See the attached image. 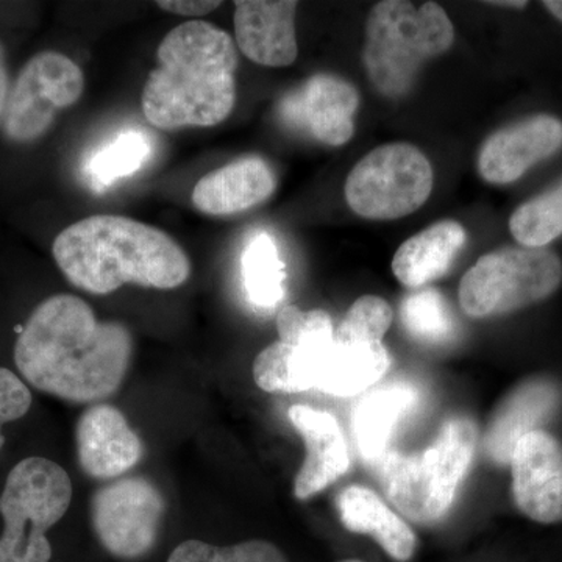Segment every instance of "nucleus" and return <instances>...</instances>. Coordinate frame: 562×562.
I'll list each match as a JSON object with an SVG mask.
<instances>
[{
  "label": "nucleus",
  "mask_w": 562,
  "mask_h": 562,
  "mask_svg": "<svg viewBox=\"0 0 562 562\" xmlns=\"http://www.w3.org/2000/svg\"><path fill=\"white\" fill-rule=\"evenodd\" d=\"M132 351L127 327L98 321L87 302L58 294L29 317L14 347V362L36 390L87 403L120 390Z\"/></svg>",
  "instance_id": "1"
},
{
  "label": "nucleus",
  "mask_w": 562,
  "mask_h": 562,
  "mask_svg": "<svg viewBox=\"0 0 562 562\" xmlns=\"http://www.w3.org/2000/svg\"><path fill=\"white\" fill-rule=\"evenodd\" d=\"M157 60L140 95L154 127H213L231 116L239 58L227 32L206 21L183 22L161 41Z\"/></svg>",
  "instance_id": "2"
},
{
  "label": "nucleus",
  "mask_w": 562,
  "mask_h": 562,
  "mask_svg": "<svg viewBox=\"0 0 562 562\" xmlns=\"http://www.w3.org/2000/svg\"><path fill=\"white\" fill-rule=\"evenodd\" d=\"M52 254L66 279L91 294H111L124 284L173 290L191 276L190 258L168 233L113 214L65 228Z\"/></svg>",
  "instance_id": "3"
},
{
  "label": "nucleus",
  "mask_w": 562,
  "mask_h": 562,
  "mask_svg": "<svg viewBox=\"0 0 562 562\" xmlns=\"http://www.w3.org/2000/svg\"><path fill=\"white\" fill-rule=\"evenodd\" d=\"M453 40L452 21L438 3L383 0L366 22L362 63L379 92L401 99L412 91L422 66L446 54Z\"/></svg>",
  "instance_id": "4"
},
{
  "label": "nucleus",
  "mask_w": 562,
  "mask_h": 562,
  "mask_svg": "<svg viewBox=\"0 0 562 562\" xmlns=\"http://www.w3.org/2000/svg\"><path fill=\"white\" fill-rule=\"evenodd\" d=\"M475 446L473 422L452 417L428 449L384 454L379 462L384 495L406 519L416 524L438 522L452 506L458 486L471 468Z\"/></svg>",
  "instance_id": "5"
},
{
  "label": "nucleus",
  "mask_w": 562,
  "mask_h": 562,
  "mask_svg": "<svg viewBox=\"0 0 562 562\" xmlns=\"http://www.w3.org/2000/svg\"><path fill=\"white\" fill-rule=\"evenodd\" d=\"M72 501L68 472L47 458L18 462L0 495L3 532L0 562H49L46 532L60 522Z\"/></svg>",
  "instance_id": "6"
},
{
  "label": "nucleus",
  "mask_w": 562,
  "mask_h": 562,
  "mask_svg": "<svg viewBox=\"0 0 562 562\" xmlns=\"http://www.w3.org/2000/svg\"><path fill=\"white\" fill-rule=\"evenodd\" d=\"M562 283V262L554 251L502 247L483 255L462 277L460 303L471 317L509 314L546 301Z\"/></svg>",
  "instance_id": "7"
},
{
  "label": "nucleus",
  "mask_w": 562,
  "mask_h": 562,
  "mask_svg": "<svg viewBox=\"0 0 562 562\" xmlns=\"http://www.w3.org/2000/svg\"><path fill=\"white\" fill-rule=\"evenodd\" d=\"M435 183L431 162L416 146L392 143L376 147L347 177V205L358 216L392 221L413 214L428 201Z\"/></svg>",
  "instance_id": "8"
},
{
  "label": "nucleus",
  "mask_w": 562,
  "mask_h": 562,
  "mask_svg": "<svg viewBox=\"0 0 562 562\" xmlns=\"http://www.w3.org/2000/svg\"><path fill=\"white\" fill-rule=\"evenodd\" d=\"M166 503L154 483L128 476L106 484L91 502V519L103 549L122 560H138L154 549Z\"/></svg>",
  "instance_id": "9"
},
{
  "label": "nucleus",
  "mask_w": 562,
  "mask_h": 562,
  "mask_svg": "<svg viewBox=\"0 0 562 562\" xmlns=\"http://www.w3.org/2000/svg\"><path fill=\"white\" fill-rule=\"evenodd\" d=\"M85 76L58 52H41L22 68L7 102L5 131L11 139L33 140L44 135L60 110L79 102Z\"/></svg>",
  "instance_id": "10"
},
{
  "label": "nucleus",
  "mask_w": 562,
  "mask_h": 562,
  "mask_svg": "<svg viewBox=\"0 0 562 562\" xmlns=\"http://www.w3.org/2000/svg\"><path fill=\"white\" fill-rule=\"evenodd\" d=\"M360 105L357 88L333 74H316L279 102L280 120L327 146L353 138L355 113Z\"/></svg>",
  "instance_id": "11"
},
{
  "label": "nucleus",
  "mask_w": 562,
  "mask_h": 562,
  "mask_svg": "<svg viewBox=\"0 0 562 562\" xmlns=\"http://www.w3.org/2000/svg\"><path fill=\"white\" fill-rule=\"evenodd\" d=\"M513 498L542 525L562 522V446L550 432H528L512 454Z\"/></svg>",
  "instance_id": "12"
},
{
  "label": "nucleus",
  "mask_w": 562,
  "mask_h": 562,
  "mask_svg": "<svg viewBox=\"0 0 562 562\" xmlns=\"http://www.w3.org/2000/svg\"><path fill=\"white\" fill-rule=\"evenodd\" d=\"M562 147V122L536 114L492 133L479 155V172L491 184L514 183Z\"/></svg>",
  "instance_id": "13"
},
{
  "label": "nucleus",
  "mask_w": 562,
  "mask_h": 562,
  "mask_svg": "<svg viewBox=\"0 0 562 562\" xmlns=\"http://www.w3.org/2000/svg\"><path fill=\"white\" fill-rule=\"evenodd\" d=\"M76 442L81 469L92 479L124 475L143 457L139 436L132 430L124 414L111 405H94L81 414Z\"/></svg>",
  "instance_id": "14"
},
{
  "label": "nucleus",
  "mask_w": 562,
  "mask_h": 562,
  "mask_svg": "<svg viewBox=\"0 0 562 562\" xmlns=\"http://www.w3.org/2000/svg\"><path fill=\"white\" fill-rule=\"evenodd\" d=\"M294 0H241L235 5L236 46L266 68L291 66L299 55Z\"/></svg>",
  "instance_id": "15"
},
{
  "label": "nucleus",
  "mask_w": 562,
  "mask_h": 562,
  "mask_svg": "<svg viewBox=\"0 0 562 562\" xmlns=\"http://www.w3.org/2000/svg\"><path fill=\"white\" fill-rule=\"evenodd\" d=\"M290 420L306 446L305 462L295 476L294 494L299 501H308L347 472L349 449L331 414L295 405L290 409Z\"/></svg>",
  "instance_id": "16"
},
{
  "label": "nucleus",
  "mask_w": 562,
  "mask_h": 562,
  "mask_svg": "<svg viewBox=\"0 0 562 562\" xmlns=\"http://www.w3.org/2000/svg\"><path fill=\"white\" fill-rule=\"evenodd\" d=\"M562 403L558 383L549 379H532L517 386L503 401L492 417L484 447L490 458L498 464L512 461L514 447L528 432L541 430L553 419Z\"/></svg>",
  "instance_id": "17"
},
{
  "label": "nucleus",
  "mask_w": 562,
  "mask_h": 562,
  "mask_svg": "<svg viewBox=\"0 0 562 562\" xmlns=\"http://www.w3.org/2000/svg\"><path fill=\"white\" fill-rule=\"evenodd\" d=\"M276 188L269 162L249 155L202 177L192 191V203L210 216H231L268 201Z\"/></svg>",
  "instance_id": "18"
},
{
  "label": "nucleus",
  "mask_w": 562,
  "mask_h": 562,
  "mask_svg": "<svg viewBox=\"0 0 562 562\" xmlns=\"http://www.w3.org/2000/svg\"><path fill=\"white\" fill-rule=\"evenodd\" d=\"M468 233L457 221H441L430 225L395 251L392 272L408 288H420L441 279L452 268L464 249Z\"/></svg>",
  "instance_id": "19"
},
{
  "label": "nucleus",
  "mask_w": 562,
  "mask_h": 562,
  "mask_svg": "<svg viewBox=\"0 0 562 562\" xmlns=\"http://www.w3.org/2000/svg\"><path fill=\"white\" fill-rule=\"evenodd\" d=\"M391 358L382 342L333 341L322 351L314 387L338 397L360 394L379 382Z\"/></svg>",
  "instance_id": "20"
},
{
  "label": "nucleus",
  "mask_w": 562,
  "mask_h": 562,
  "mask_svg": "<svg viewBox=\"0 0 562 562\" xmlns=\"http://www.w3.org/2000/svg\"><path fill=\"white\" fill-rule=\"evenodd\" d=\"M338 509L347 530L371 536L392 560H412L416 552V535L375 492L361 486L346 487L339 495Z\"/></svg>",
  "instance_id": "21"
},
{
  "label": "nucleus",
  "mask_w": 562,
  "mask_h": 562,
  "mask_svg": "<svg viewBox=\"0 0 562 562\" xmlns=\"http://www.w3.org/2000/svg\"><path fill=\"white\" fill-rule=\"evenodd\" d=\"M417 403V392L408 384H391L366 395L353 413V432L364 460L379 464L386 454L395 425Z\"/></svg>",
  "instance_id": "22"
},
{
  "label": "nucleus",
  "mask_w": 562,
  "mask_h": 562,
  "mask_svg": "<svg viewBox=\"0 0 562 562\" xmlns=\"http://www.w3.org/2000/svg\"><path fill=\"white\" fill-rule=\"evenodd\" d=\"M241 273L247 299L255 308L272 310L284 295L286 268L272 236L255 233L243 250Z\"/></svg>",
  "instance_id": "23"
},
{
  "label": "nucleus",
  "mask_w": 562,
  "mask_h": 562,
  "mask_svg": "<svg viewBox=\"0 0 562 562\" xmlns=\"http://www.w3.org/2000/svg\"><path fill=\"white\" fill-rule=\"evenodd\" d=\"M151 143L140 128L121 132L106 146L101 147L87 165L88 179L95 190L133 176L149 160Z\"/></svg>",
  "instance_id": "24"
},
{
  "label": "nucleus",
  "mask_w": 562,
  "mask_h": 562,
  "mask_svg": "<svg viewBox=\"0 0 562 562\" xmlns=\"http://www.w3.org/2000/svg\"><path fill=\"white\" fill-rule=\"evenodd\" d=\"M509 231L517 243L543 249L562 235V180L514 211Z\"/></svg>",
  "instance_id": "25"
},
{
  "label": "nucleus",
  "mask_w": 562,
  "mask_h": 562,
  "mask_svg": "<svg viewBox=\"0 0 562 562\" xmlns=\"http://www.w3.org/2000/svg\"><path fill=\"white\" fill-rule=\"evenodd\" d=\"M401 321L414 339L427 344L449 341L454 330L449 303L436 290L414 292L403 299Z\"/></svg>",
  "instance_id": "26"
},
{
  "label": "nucleus",
  "mask_w": 562,
  "mask_h": 562,
  "mask_svg": "<svg viewBox=\"0 0 562 562\" xmlns=\"http://www.w3.org/2000/svg\"><path fill=\"white\" fill-rule=\"evenodd\" d=\"M168 562H288L279 547L268 541H246L217 547L202 541L180 543Z\"/></svg>",
  "instance_id": "27"
},
{
  "label": "nucleus",
  "mask_w": 562,
  "mask_h": 562,
  "mask_svg": "<svg viewBox=\"0 0 562 562\" xmlns=\"http://www.w3.org/2000/svg\"><path fill=\"white\" fill-rule=\"evenodd\" d=\"M392 317L390 303L376 295H362L344 316L335 339L339 342H382Z\"/></svg>",
  "instance_id": "28"
},
{
  "label": "nucleus",
  "mask_w": 562,
  "mask_h": 562,
  "mask_svg": "<svg viewBox=\"0 0 562 562\" xmlns=\"http://www.w3.org/2000/svg\"><path fill=\"white\" fill-rule=\"evenodd\" d=\"M280 341L288 346H316L335 341L330 314L322 310L302 312L290 305L280 310L277 316Z\"/></svg>",
  "instance_id": "29"
},
{
  "label": "nucleus",
  "mask_w": 562,
  "mask_h": 562,
  "mask_svg": "<svg viewBox=\"0 0 562 562\" xmlns=\"http://www.w3.org/2000/svg\"><path fill=\"white\" fill-rule=\"evenodd\" d=\"M254 380L266 392L297 394V373L292 361V347L277 341L258 353L254 361Z\"/></svg>",
  "instance_id": "30"
},
{
  "label": "nucleus",
  "mask_w": 562,
  "mask_h": 562,
  "mask_svg": "<svg viewBox=\"0 0 562 562\" xmlns=\"http://www.w3.org/2000/svg\"><path fill=\"white\" fill-rule=\"evenodd\" d=\"M32 406L29 387L9 369L0 368V450L3 439L2 427L10 422L20 420Z\"/></svg>",
  "instance_id": "31"
},
{
  "label": "nucleus",
  "mask_w": 562,
  "mask_h": 562,
  "mask_svg": "<svg viewBox=\"0 0 562 562\" xmlns=\"http://www.w3.org/2000/svg\"><path fill=\"white\" fill-rule=\"evenodd\" d=\"M161 10L187 18H202L217 9L221 2H199V0H162L157 2Z\"/></svg>",
  "instance_id": "32"
},
{
  "label": "nucleus",
  "mask_w": 562,
  "mask_h": 562,
  "mask_svg": "<svg viewBox=\"0 0 562 562\" xmlns=\"http://www.w3.org/2000/svg\"><path fill=\"white\" fill-rule=\"evenodd\" d=\"M7 98H9V74H7L5 52L0 44V114L5 109Z\"/></svg>",
  "instance_id": "33"
},
{
  "label": "nucleus",
  "mask_w": 562,
  "mask_h": 562,
  "mask_svg": "<svg viewBox=\"0 0 562 562\" xmlns=\"http://www.w3.org/2000/svg\"><path fill=\"white\" fill-rule=\"evenodd\" d=\"M542 5L546 7L557 20L562 22V0H546V2H542Z\"/></svg>",
  "instance_id": "34"
},
{
  "label": "nucleus",
  "mask_w": 562,
  "mask_h": 562,
  "mask_svg": "<svg viewBox=\"0 0 562 562\" xmlns=\"http://www.w3.org/2000/svg\"><path fill=\"white\" fill-rule=\"evenodd\" d=\"M491 5L512 7V9H525L527 2H490Z\"/></svg>",
  "instance_id": "35"
},
{
  "label": "nucleus",
  "mask_w": 562,
  "mask_h": 562,
  "mask_svg": "<svg viewBox=\"0 0 562 562\" xmlns=\"http://www.w3.org/2000/svg\"><path fill=\"white\" fill-rule=\"evenodd\" d=\"M344 562H361V561H344Z\"/></svg>",
  "instance_id": "36"
}]
</instances>
